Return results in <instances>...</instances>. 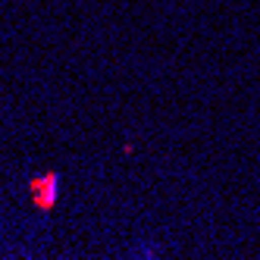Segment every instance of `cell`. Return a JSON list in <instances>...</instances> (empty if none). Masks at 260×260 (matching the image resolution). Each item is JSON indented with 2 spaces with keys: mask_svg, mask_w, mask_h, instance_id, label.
I'll return each instance as SVG.
<instances>
[{
  "mask_svg": "<svg viewBox=\"0 0 260 260\" xmlns=\"http://www.w3.org/2000/svg\"><path fill=\"white\" fill-rule=\"evenodd\" d=\"M35 191H38V207H50L53 194H57V182H53V176H41L38 182H35Z\"/></svg>",
  "mask_w": 260,
  "mask_h": 260,
  "instance_id": "6da1fadb",
  "label": "cell"
}]
</instances>
